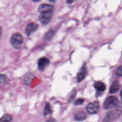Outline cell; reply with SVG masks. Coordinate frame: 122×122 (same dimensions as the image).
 Instances as JSON below:
<instances>
[{
    "label": "cell",
    "mask_w": 122,
    "mask_h": 122,
    "mask_svg": "<svg viewBox=\"0 0 122 122\" xmlns=\"http://www.w3.org/2000/svg\"><path fill=\"white\" fill-rule=\"evenodd\" d=\"M122 113V103L113 109L107 112L104 117L103 122H113L116 119L119 118Z\"/></svg>",
    "instance_id": "obj_1"
},
{
    "label": "cell",
    "mask_w": 122,
    "mask_h": 122,
    "mask_svg": "<svg viewBox=\"0 0 122 122\" xmlns=\"http://www.w3.org/2000/svg\"><path fill=\"white\" fill-rule=\"evenodd\" d=\"M119 104V100L116 97L114 96H110L105 99L103 105L105 109L109 110L116 108Z\"/></svg>",
    "instance_id": "obj_2"
},
{
    "label": "cell",
    "mask_w": 122,
    "mask_h": 122,
    "mask_svg": "<svg viewBox=\"0 0 122 122\" xmlns=\"http://www.w3.org/2000/svg\"><path fill=\"white\" fill-rule=\"evenodd\" d=\"M10 42L14 48L20 49L23 43V39L22 35L19 33L13 34L10 38Z\"/></svg>",
    "instance_id": "obj_3"
},
{
    "label": "cell",
    "mask_w": 122,
    "mask_h": 122,
    "mask_svg": "<svg viewBox=\"0 0 122 122\" xmlns=\"http://www.w3.org/2000/svg\"><path fill=\"white\" fill-rule=\"evenodd\" d=\"M100 109V104L98 101L90 102L86 107L87 112L89 114H95L98 112Z\"/></svg>",
    "instance_id": "obj_4"
},
{
    "label": "cell",
    "mask_w": 122,
    "mask_h": 122,
    "mask_svg": "<svg viewBox=\"0 0 122 122\" xmlns=\"http://www.w3.org/2000/svg\"><path fill=\"white\" fill-rule=\"evenodd\" d=\"M52 15L53 11L46 13H41V15L39 16V20L41 23L44 25H46L50 22L52 18Z\"/></svg>",
    "instance_id": "obj_5"
},
{
    "label": "cell",
    "mask_w": 122,
    "mask_h": 122,
    "mask_svg": "<svg viewBox=\"0 0 122 122\" xmlns=\"http://www.w3.org/2000/svg\"><path fill=\"white\" fill-rule=\"evenodd\" d=\"M49 60L46 57H41L38 60V68L40 71H43L45 68L49 65Z\"/></svg>",
    "instance_id": "obj_6"
},
{
    "label": "cell",
    "mask_w": 122,
    "mask_h": 122,
    "mask_svg": "<svg viewBox=\"0 0 122 122\" xmlns=\"http://www.w3.org/2000/svg\"><path fill=\"white\" fill-rule=\"evenodd\" d=\"M38 28V25L34 22H30L29 23L25 29V32L27 36H30L32 33L35 31Z\"/></svg>",
    "instance_id": "obj_7"
},
{
    "label": "cell",
    "mask_w": 122,
    "mask_h": 122,
    "mask_svg": "<svg viewBox=\"0 0 122 122\" xmlns=\"http://www.w3.org/2000/svg\"><path fill=\"white\" fill-rule=\"evenodd\" d=\"M53 9V7L51 5L47 4V3H43L41 4L38 8V11L40 13H46L50 11H52Z\"/></svg>",
    "instance_id": "obj_8"
},
{
    "label": "cell",
    "mask_w": 122,
    "mask_h": 122,
    "mask_svg": "<svg viewBox=\"0 0 122 122\" xmlns=\"http://www.w3.org/2000/svg\"><path fill=\"white\" fill-rule=\"evenodd\" d=\"M87 74V70L85 65H83L80 69L77 75V80L78 82H81L85 78Z\"/></svg>",
    "instance_id": "obj_9"
},
{
    "label": "cell",
    "mask_w": 122,
    "mask_h": 122,
    "mask_svg": "<svg viewBox=\"0 0 122 122\" xmlns=\"http://www.w3.org/2000/svg\"><path fill=\"white\" fill-rule=\"evenodd\" d=\"M94 87L97 92V93H98L99 95L103 92L106 89L105 84L101 81H96L94 83Z\"/></svg>",
    "instance_id": "obj_10"
},
{
    "label": "cell",
    "mask_w": 122,
    "mask_h": 122,
    "mask_svg": "<svg viewBox=\"0 0 122 122\" xmlns=\"http://www.w3.org/2000/svg\"><path fill=\"white\" fill-rule=\"evenodd\" d=\"M35 77V76L34 73L30 72H28L25 74L23 78L24 84L27 86H30L33 81Z\"/></svg>",
    "instance_id": "obj_11"
},
{
    "label": "cell",
    "mask_w": 122,
    "mask_h": 122,
    "mask_svg": "<svg viewBox=\"0 0 122 122\" xmlns=\"http://www.w3.org/2000/svg\"><path fill=\"white\" fill-rule=\"evenodd\" d=\"M87 116L85 112L82 111L76 112L74 114V119L77 121H82L86 119Z\"/></svg>",
    "instance_id": "obj_12"
},
{
    "label": "cell",
    "mask_w": 122,
    "mask_h": 122,
    "mask_svg": "<svg viewBox=\"0 0 122 122\" xmlns=\"http://www.w3.org/2000/svg\"><path fill=\"white\" fill-rule=\"evenodd\" d=\"M120 88V85L119 81L117 80L114 81L110 86L109 92L111 94H113L117 92Z\"/></svg>",
    "instance_id": "obj_13"
},
{
    "label": "cell",
    "mask_w": 122,
    "mask_h": 122,
    "mask_svg": "<svg viewBox=\"0 0 122 122\" xmlns=\"http://www.w3.org/2000/svg\"><path fill=\"white\" fill-rule=\"evenodd\" d=\"M52 113V109L51 105L48 103H46L45 105V107L43 110V114L44 116H47Z\"/></svg>",
    "instance_id": "obj_14"
},
{
    "label": "cell",
    "mask_w": 122,
    "mask_h": 122,
    "mask_svg": "<svg viewBox=\"0 0 122 122\" xmlns=\"http://www.w3.org/2000/svg\"><path fill=\"white\" fill-rule=\"evenodd\" d=\"M12 120V116L9 113H6L4 114L1 118L0 122H10Z\"/></svg>",
    "instance_id": "obj_15"
},
{
    "label": "cell",
    "mask_w": 122,
    "mask_h": 122,
    "mask_svg": "<svg viewBox=\"0 0 122 122\" xmlns=\"http://www.w3.org/2000/svg\"><path fill=\"white\" fill-rule=\"evenodd\" d=\"M54 35V31L51 30L49 31L45 35L44 39L46 41H50Z\"/></svg>",
    "instance_id": "obj_16"
},
{
    "label": "cell",
    "mask_w": 122,
    "mask_h": 122,
    "mask_svg": "<svg viewBox=\"0 0 122 122\" xmlns=\"http://www.w3.org/2000/svg\"><path fill=\"white\" fill-rule=\"evenodd\" d=\"M76 91L75 90H73L72 91V92H71L70 95V96H69V98H68V100L70 102H71L72 101H73L74 100V99L75 98V96H76Z\"/></svg>",
    "instance_id": "obj_17"
},
{
    "label": "cell",
    "mask_w": 122,
    "mask_h": 122,
    "mask_svg": "<svg viewBox=\"0 0 122 122\" xmlns=\"http://www.w3.org/2000/svg\"><path fill=\"white\" fill-rule=\"evenodd\" d=\"M115 74L118 77H121L122 76V66H119L117 68L115 72Z\"/></svg>",
    "instance_id": "obj_18"
},
{
    "label": "cell",
    "mask_w": 122,
    "mask_h": 122,
    "mask_svg": "<svg viewBox=\"0 0 122 122\" xmlns=\"http://www.w3.org/2000/svg\"><path fill=\"white\" fill-rule=\"evenodd\" d=\"M84 102V99H78L77 100H76L74 102V104L75 105H81L83 103V102Z\"/></svg>",
    "instance_id": "obj_19"
},
{
    "label": "cell",
    "mask_w": 122,
    "mask_h": 122,
    "mask_svg": "<svg viewBox=\"0 0 122 122\" xmlns=\"http://www.w3.org/2000/svg\"><path fill=\"white\" fill-rule=\"evenodd\" d=\"M7 81V77L3 74L0 75V84H4Z\"/></svg>",
    "instance_id": "obj_20"
},
{
    "label": "cell",
    "mask_w": 122,
    "mask_h": 122,
    "mask_svg": "<svg viewBox=\"0 0 122 122\" xmlns=\"http://www.w3.org/2000/svg\"><path fill=\"white\" fill-rule=\"evenodd\" d=\"M46 122H57V121L54 118H51L49 119Z\"/></svg>",
    "instance_id": "obj_21"
},
{
    "label": "cell",
    "mask_w": 122,
    "mask_h": 122,
    "mask_svg": "<svg viewBox=\"0 0 122 122\" xmlns=\"http://www.w3.org/2000/svg\"><path fill=\"white\" fill-rule=\"evenodd\" d=\"M57 0H48V1L50 2H55Z\"/></svg>",
    "instance_id": "obj_22"
},
{
    "label": "cell",
    "mask_w": 122,
    "mask_h": 122,
    "mask_svg": "<svg viewBox=\"0 0 122 122\" xmlns=\"http://www.w3.org/2000/svg\"><path fill=\"white\" fill-rule=\"evenodd\" d=\"M120 97H121V99H122V90H121V92H120Z\"/></svg>",
    "instance_id": "obj_23"
},
{
    "label": "cell",
    "mask_w": 122,
    "mask_h": 122,
    "mask_svg": "<svg viewBox=\"0 0 122 122\" xmlns=\"http://www.w3.org/2000/svg\"><path fill=\"white\" fill-rule=\"evenodd\" d=\"M34 2H37V1H40V0H32Z\"/></svg>",
    "instance_id": "obj_24"
},
{
    "label": "cell",
    "mask_w": 122,
    "mask_h": 122,
    "mask_svg": "<svg viewBox=\"0 0 122 122\" xmlns=\"http://www.w3.org/2000/svg\"></svg>",
    "instance_id": "obj_25"
}]
</instances>
